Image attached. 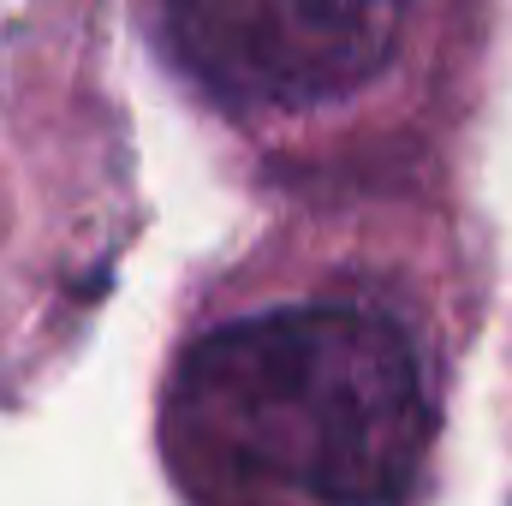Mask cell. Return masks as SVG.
<instances>
[{"label": "cell", "instance_id": "7a4b0ae2", "mask_svg": "<svg viewBox=\"0 0 512 506\" xmlns=\"http://www.w3.org/2000/svg\"><path fill=\"white\" fill-rule=\"evenodd\" d=\"M393 30V6L352 0H209L167 12V42L203 90L268 108L352 96L393 60Z\"/></svg>", "mask_w": 512, "mask_h": 506}, {"label": "cell", "instance_id": "6da1fadb", "mask_svg": "<svg viewBox=\"0 0 512 506\" xmlns=\"http://www.w3.org/2000/svg\"><path fill=\"white\" fill-rule=\"evenodd\" d=\"M179 411L322 506H393L429 441L417 358L364 304H280L215 328L179 370Z\"/></svg>", "mask_w": 512, "mask_h": 506}]
</instances>
